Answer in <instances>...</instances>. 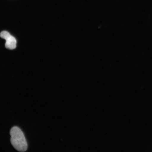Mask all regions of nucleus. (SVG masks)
<instances>
[{"label":"nucleus","mask_w":152,"mask_h":152,"mask_svg":"<svg viewBox=\"0 0 152 152\" xmlns=\"http://www.w3.org/2000/svg\"><path fill=\"white\" fill-rule=\"evenodd\" d=\"M10 134L11 142L15 149L20 152L26 151L27 142L22 130L18 126L13 127L11 129Z\"/></svg>","instance_id":"obj_1"},{"label":"nucleus","mask_w":152,"mask_h":152,"mask_svg":"<svg viewBox=\"0 0 152 152\" xmlns=\"http://www.w3.org/2000/svg\"><path fill=\"white\" fill-rule=\"evenodd\" d=\"M5 47L10 50H13L16 47L17 41L16 39L11 35L8 39L5 40Z\"/></svg>","instance_id":"obj_2"},{"label":"nucleus","mask_w":152,"mask_h":152,"mask_svg":"<svg viewBox=\"0 0 152 152\" xmlns=\"http://www.w3.org/2000/svg\"><path fill=\"white\" fill-rule=\"evenodd\" d=\"M11 35L9 32L7 31H3L1 32V33L0 34V37L3 39L5 40L8 39V38L10 37Z\"/></svg>","instance_id":"obj_3"}]
</instances>
